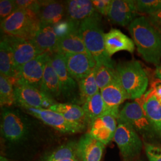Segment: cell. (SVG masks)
<instances>
[{
  "label": "cell",
  "instance_id": "cell-1",
  "mask_svg": "<svg viewBox=\"0 0 161 161\" xmlns=\"http://www.w3.org/2000/svg\"><path fill=\"white\" fill-rule=\"evenodd\" d=\"M137 51L146 62L159 65L161 59V32L144 16L137 17L128 26Z\"/></svg>",
  "mask_w": 161,
  "mask_h": 161
},
{
  "label": "cell",
  "instance_id": "cell-2",
  "mask_svg": "<svg viewBox=\"0 0 161 161\" xmlns=\"http://www.w3.org/2000/svg\"><path fill=\"white\" fill-rule=\"evenodd\" d=\"M79 31L86 50L94 58L97 65L115 68V62L112 60L105 48L104 34L100 14L97 13L94 16L82 21Z\"/></svg>",
  "mask_w": 161,
  "mask_h": 161
},
{
  "label": "cell",
  "instance_id": "cell-3",
  "mask_svg": "<svg viewBox=\"0 0 161 161\" xmlns=\"http://www.w3.org/2000/svg\"><path fill=\"white\" fill-rule=\"evenodd\" d=\"M116 70L128 98L136 100L144 95L148 86L149 79L138 61L120 63L116 65Z\"/></svg>",
  "mask_w": 161,
  "mask_h": 161
},
{
  "label": "cell",
  "instance_id": "cell-4",
  "mask_svg": "<svg viewBox=\"0 0 161 161\" xmlns=\"http://www.w3.org/2000/svg\"><path fill=\"white\" fill-rule=\"evenodd\" d=\"M40 25V20L34 12L17 9L1 22V29L6 35L32 40Z\"/></svg>",
  "mask_w": 161,
  "mask_h": 161
},
{
  "label": "cell",
  "instance_id": "cell-5",
  "mask_svg": "<svg viewBox=\"0 0 161 161\" xmlns=\"http://www.w3.org/2000/svg\"><path fill=\"white\" fill-rule=\"evenodd\" d=\"M1 131L7 141L17 143L22 142L29 133V124L19 112L8 108H3Z\"/></svg>",
  "mask_w": 161,
  "mask_h": 161
},
{
  "label": "cell",
  "instance_id": "cell-6",
  "mask_svg": "<svg viewBox=\"0 0 161 161\" xmlns=\"http://www.w3.org/2000/svg\"><path fill=\"white\" fill-rule=\"evenodd\" d=\"M114 140L124 161H131L142 152L143 143L138 133L129 125L118 122Z\"/></svg>",
  "mask_w": 161,
  "mask_h": 161
},
{
  "label": "cell",
  "instance_id": "cell-7",
  "mask_svg": "<svg viewBox=\"0 0 161 161\" xmlns=\"http://www.w3.org/2000/svg\"><path fill=\"white\" fill-rule=\"evenodd\" d=\"M50 59L60 81V96L65 100L80 103L78 84L70 75L66 67L64 54L56 52L52 53L50 54Z\"/></svg>",
  "mask_w": 161,
  "mask_h": 161
},
{
  "label": "cell",
  "instance_id": "cell-8",
  "mask_svg": "<svg viewBox=\"0 0 161 161\" xmlns=\"http://www.w3.org/2000/svg\"><path fill=\"white\" fill-rule=\"evenodd\" d=\"M117 121L129 125L144 137H152L155 134L142 106L136 101L127 103L123 106Z\"/></svg>",
  "mask_w": 161,
  "mask_h": 161
},
{
  "label": "cell",
  "instance_id": "cell-9",
  "mask_svg": "<svg viewBox=\"0 0 161 161\" xmlns=\"http://www.w3.org/2000/svg\"><path fill=\"white\" fill-rule=\"evenodd\" d=\"M50 54L44 53L22 66L17 71L14 86H27L40 90L44 68Z\"/></svg>",
  "mask_w": 161,
  "mask_h": 161
},
{
  "label": "cell",
  "instance_id": "cell-10",
  "mask_svg": "<svg viewBox=\"0 0 161 161\" xmlns=\"http://www.w3.org/2000/svg\"><path fill=\"white\" fill-rule=\"evenodd\" d=\"M3 40L6 41L12 48L17 72L24 64L44 53L32 40L8 35H5Z\"/></svg>",
  "mask_w": 161,
  "mask_h": 161
},
{
  "label": "cell",
  "instance_id": "cell-11",
  "mask_svg": "<svg viewBox=\"0 0 161 161\" xmlns=\"http://www.w3.org/2000/svg\"><path fill=\"white\" fill-rule=\"evenodd\" d=\"M14 88L15 103L20 108L50 109L52 106L56 103L54 100L35 87L16 85Z\"/></svg>",
  "mask_w": 161,
  "mask_h": 161
},
{
  "label": "cell",
  "instance_id": "cell-12",
  "mask_svg": "<svg viewBox=\"0 0 161 161\" xmlns=\"http://www.w3.org/2000/svg\"><path fill=\"white\" fill-rule=\"evenodd\" d=\"M64 56L70 75L78 82L90 75L97 65L88 53L66 54Z\"/></svg>",
  "mask_w": 161,
  "mask_h": 161
},
{
  "label": "cell",
  "instance_id": "cell-13",
  "mask_svg": "<svg viewBox=\"0 0 161 161\" xmlns=\"http://www.w3.org/2000/svg\"><path fill=\"white\" fill-rule=\"evenodd\" d=\"M29 115H32L53 127L58 131L64 134H74L79 131L66 121L64 116L50 109L34 108L31 107L22 108Z\"/></svg>",
  "mask_w": 161,
  "mask_h": 161
},
{
  "label": "cell",
  "instance_id": "cell-14",
  "mask_svg": "<svg viewBox=\"0 0 161 161\" xmlns=\"http://www.w3.org/2000/svg\"><path fill=\"white\" fill-rule=\"evenodd\" d=\"M100 93L106 108V114L113 115L118 119L120 105L128 98L127 92L122 86L118 75L108 86L100 90Z\"/></svg>",
  "mask_w": 161,
  "mask_h": 161
},
{
  "label": "cell",
  "instance_id": "cell-15",
  "mask_svg": "<svg viewBox=\"0 0 161 161\" xmlns=\"http://www.w3.org/2000/svg\"><path fill=\"white\" fill-rule=\"evenodd\" d=\"M70 23L69 29L58 36L55 52L62 54L88 53L80 33V25L72 22Z\"/></svg>",
  "mask_w": 161,
  "mask_h": 161
},
{
  "label": "cell",
  "instance_id": "cell-16",
  "mask_svg": "<svg viewBox=\"0 0 161 161\" xmlns=\"http://www.w3.org/2000/svg\"><path fill=\"white\" fill-rule=\"evenodd\" d=\"M137 14L136 1L112 0L108 17L112 23L125 26L137 17Z\"/></svg>",
  "mask_w": 161,
  "mask_h": 161
},
{
  "label": "cell",
  "instance_id": "cell-17",
  "mask_svg": "<svg viewBox=\"0 0 161 161\" xmlns=\"http://www.w3.org/2000/svg\"><path fill=\"white\" fill-rule=\"evenodd\" d=\"M117 119L110 114L96 119L89 125V134L102 143L107 145L114 139L117 128Z\"/></svg>",
  "mask_w": 161,
  "mask_h": 161
},
{
  "label": "cell",
  "instance_id": "cell-18",
  "mask_svg": "<svg viewBox=\"0 0 161 161\" xmlns=\"http://www.w3.org/2000/svg\"><path fill=\"white\" fill-rule=\"evenodd\" d=\"M140 104L156 134L161 138V102L151 90L140 98L135 100Z\"/></svg>",
  "mask_w": 161,
  "mask_h": 161
},
{
  "label": "cell",
  "instance_id": "cell-19",
  "mask_svg": "<svg viewBox=\"0 0 161 161\" xmlns=\"http://www.w3.org/2000/svg\"><path fill=\"white\" fill-rule=\"evenodd\" d=\"M104 146L89 133H86L76 144V156L80 161H100Z\"/></svg>",
  "mask_w": 161,
  "mask_h": 161
},
{
  "label": "cell",
  "instance_id": "cell-20",
  "mask_svg": "<svg viewBox=\"0 0 161 161\" xmlns=\"http://www.w3.org/2000/svg\"><path fill=\"white\" fill-rule=\"evenodd\" d=\"M50 109L55 111L64 116V118L80 132L88 126L86 115L82 107L72 103H58L53 104Z\"/></svg>",
  "mask_w": 161,
  "mask_h": 161
},
{
  "label": "cell",
  "instance_id": "cell-21",
  "mask_svg": "<svg viewBox=\"0 0 161 161\" xmlns=\"http://www.w3.org/2000/svg\"><path fill=\"white\" fill-rule=\"evenodd\" d=\"M66 6L58 1H40L36 14L41 23L56 25L62 22Z\"/></svg>",
  "mask_w": 161,
  "mask_h": 161
},
{
  "label": "cell",
  "instance_id": "cell-22",
  "mask_svg": "<svg viewBox=\"0 0 161 161\" xmlns=\"http://www.w3.org/2000/svg\"><path fill=\"white\" fill-rule=\"evenodd\" d=\"M104 44L106 50L110 57L121 51L132 53L135 49L133 40L119 29H110L109 32L104 34Z\"/></svg>",
  "mask_w": 161,
  "mask_h": 161
},
{
  "label": "cell",
  "instance_id": "cell-23",
  "mask_svg": "<svg viewBox=\"0 0 161 161\" xmlns=\"http://www.w3.org/2000/svg\"><path fill=\"white\" fill-rule=\"evenodd\" d=\"M97 13L92 1L70 0L67 1V20L72 22L80 25L82 21L94 16Z\"/></svg>",
  "mask_w": 161,
  "mask_h": 161
},
{
  "label": "cell",
  "instance_id": "cell-24",
  "mask_svg": "<svg viewBox=\"0 0 161 161\" xmlns=\"http://www.w3.org/2000/svg\"><path fill=\"white\" fill-rule=\"evenodd\" d=\"M58 34L54 25L41 23L40 27L32 41L44 53H54L58 45Z\"/></svg>",
  "mask_w": 161,
  "mask_h": 161
},
{
  "label": "cell",
  "instance_id": "cell-25",
  "mask_svg": "<svg viewBox=\"0 0 161 161\" xmlns=\"http://www.w3.org/2000/svg\"><path fill=\"white\" fill-rule=\"evenodd\" d=\"M40 90L52 99L60 97V84L58 74L54 69L50 56L46 64Z\"/></svg>",
  "mask_w": 161,
  "mask_h": 161
},
{
  "label": "cell",
  "instance_id": "cell-26",
  "mask_svg": "<svg viewBox=\"0 0 161 161\" xmlns=\"http://www.w3.org/2000/svg\"><path fill=\"white\" fill-rule=\"evenodd\" d=\"M0 72L14 86L17 72L15 68L12 48L4 40L0 43Z\"/></svg>",
  "mask_w": 161,
  "mask_h": 161
},
{
  "label": "cell",
  "instance_id": "cell-27",
  "mask_svg": "<svg viewBox=\"0 0 161 161\" xmlns=\"http://www.w3.org/2000/svg\"><path fill=\"white\" fill-rule=\"evenodd\" d=\"M82 108L85 111L88 125L96 119L106 114V108L100 92L83 104Z\"/></svg>",
  "mask_w": 161,
  "mask_h": 161
},
{
  "label": "cell",
  "instance_id": "cell-28",
  "mask_svg": "<svg viewBox=\"0 0 161 161\" xmlns=\"http://www.w3.org/2000/svg\"><path fill=\"white\" fill-rule=\"evenodd\" d=\"M78 86L80 103H85L87 100L99 92V88L96 80V68L93 69L90 75L78 82Z\"/></svg>",
  "mask_w": 161,
  "mask_h": 161
},
{
  "label": "cell",
  "instance_id": "cell-29",
  "mask_svg": "<svg viewBox=\"0 0 161 161\" xmlns=\"http://www.w3.org/2000/svg\"><path fill=\"white\" fill-rule=\"evenodd\" d=\"M0 103L3 108H9L16 104L13 84L7 78L1 75L0 76Z\"/></svg>",
  "mask_w": 161,
  "mask_h": 161
},
{
  "label": "cell",
  "instance_id": "cell-30",
  "mask_svg": "<svg viewBox=\"0 0 161 161\" xmlns=\"http://www.w3.org/2000/svg\"><path fill=\"white\" fill-rule=\"evenodd\" d=\"M117 76L116 68H113L104 65H96V80L99 90L108 86Z\"/></svg>",
  "mask_w": 161,
  "mask_h": 161
},
{
  "label": "cell",
  "instance_id": "cell-31",
  "mask_svg": "<svg viewBox=\"0 0 161 161\" xmlns=\"http://www.w3.org/2000/svg\"><path fill=\"white\" fill-rule=\"evenodd\" d=\"M76 144L74 142H69L60 146L48 157L46 161H62L77 156Z\"/></svg>",
  "mask_w": 161,
  "mask_h": 161
},
{
  "label": "cell",
  "instance_id": "cell-32",
  "mask_svg": "<svg viewBox=\"0 0 161 161\" xmlns=\"http://www.w3.org/2000/svg\"><path fill=\"white\" fill-rule=\"evenodd\" d=\"M136 3L138 12L149 15L161 8V0H137Z\"/></svg>",
  "mask_w": 161,
  "mask_h": 161
},
{
  "label": "cell",
  "instance_id": "cell-33",
  "mask_svg": "<svg viewBox=\"0 0 161 161\" xmlns=\"http://www.w3.org/2000/svg\"><path fill=\"white\" fill-rule=\"evenodd\" d=\"M17 10L14 1L1 0L0 1V19L1 22L10 16Z\"/></svg>",
  "mask_w": 161,
  "mask_h": 161
},
{
  "label": "cell",
  "instance_id": "cell-34",
  "mask_svg": "<svg viewBox=\"0 0 161 161\" xmlns=\"http://www.w3.org/2000/svg\"><path fill=\"white\" fill-rule=\"evenodd\" d=\"M92 4L96 12L100 14L108 16L112 3L110 0H93Z\"/></svg>",
  "mask_w": 161,
  "mask_h": 161
},
{
  "label": "cell",
  "instance_id": "cell-35",
  "mask_svg": "<svg viewBox=\"0 0 161 161\" xmlns=\"http://www.w3.org/2000/svg\"><path fill=\"white\" fill-rule=\"evenodd\" d=\"M40 1L35 0H15V4L17 9L31 10L35 13L37 11Z\"/></svg>",
  "mask_w": 161,
  "mask_h": 161
},
{
  "label": "cell",
  "instance_id": "cell-36",
  "mask_svg": "<svg viewBox=\"0 0 161 161\" xmlns=\"http://www.w3.org/2000/svg\"><path fill=\"white\" fill-rule=\"evenodd\" d=\"M146 153L149 161H161V149L151 144H146Z\"/></svg>",
  "mask_w": 161,
  "mask_h": 161
},
{
  "label": "cell",
  "instance_id": "cell-37",
  "mask_svg": "<svg viewBox=\"0 0 161 161\" xmlns=\"http://www.w3.org/2000/svg\"><path fill=\"white\" fill-rule=\"evenodd\" d=\"M147 19L156 29L161 32V8L155 13L149 14Z\"/></svg>",
  "mask_w": 161,
  "mask_h": 161
},
{
  "label": "cell",
  "instance_id": "cell-38",
  "mask_svg": "<svg viewBox=\"0 0 161 161\" xmlns=\"http://www.w3.org/2000/svg\"><path fill=\"white\" fill-rule=\"evenodd\" d=\"M152 93L161 102V82L158 80L153 83L152 88L150 89Z\"/></svg>",
  "mask_w": 161,
  "mask_h": 161
},
{
  "label": "cell",
  "instance_id": "cell-39",
  "mask_svg": "<svg viewBox=\"0 0 161 161\" xmlns=\"http://www.w3.org/2000/svg\"><path fill=\"white\" fill-rule=\"evenodd\" d=\"M156 76L161 82V65H158L156 68Z\"/></svg>",
  "mask_w": 161,
  "mask_h": 161
},
{
  "label": "cell",
  "instance_id": "cell-40",
  "mask_svg": "<svg viewBox=\"0 0 161 161\" xmlns=\"http://www.w3.org/2000/svg\"><path fill=\"white\" fill-rule=\"evenodd\" d=\"M80 161V159H78V158L77 156H75L74 158H68L66 159H64L63 161Z\"/></svg>",
  "mask_w": 161,
  "mask_h": 161
},
{
  "label": "cell",
  "instance_id": "cell-41",
  "mask_svg": "<svg viewBox=\"0 0 161 161\" xmlns=\"http://www.w3.org/2000/svg\"><path fill=\"white\" fill-rule=\"evenodd\" d=\"M0 160H1V161H7V160L6 159V158H4L3 157V156H1Z\"/></svg>",
  "mask_w": 161,
  "mask_h": 161
}]
</instances>
